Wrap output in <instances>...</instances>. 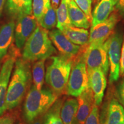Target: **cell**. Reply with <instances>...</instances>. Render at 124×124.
<instances>
[{"instance_id": "cell-1", "label": "cell", "mask_w": 124, "mask_h": 124, "mask_svg": "<svg viewBox=\"0 0 124 124\" xmlns=\"http://www.w3.org/2000/svg\"><path fill=\"white\" fill-rule=\"evenodd\" d=\"M31 80V67L28 61L17 59L9 82L6 97L5 110L15 108L22 101Z\"/></svg>"}, {"instance_id": "cell-2", "label": "cell", "mask_w": 124, "mask_h": 124, "mask_svg": "<svg viewBox=\"0 0 124 124\" xmlns=\"http://www.w3.org/2000/svg\"><path fill=\"white\" fill-rule=\"evenodd\" d=\"M48 31L38 24L24 44L23 59L27 61L46 60L56 53L48 35Z\"/></svg>"}, {"instance_id": "cell-3", "label": "cell", "mask_w": 124, "mask_h": 124, "mask_svg": "<svg viewBox=\"0 0 124 124\" xmlns=\"http://www.w3.org/2000/svg\"><path fill=\"white\" fill-rule=\"evenodd\" d=\"M58 95L49 89L38 90L33 86L28 93L24 106V117L32 122L39 116L46 113L54 104Z\"/></svg>"}, {"instance_id": "cell-4", "label": "cell", "mask_w": 124, "mask_h": 124, "mask_svg": "<svg viewBox=\"0 0 124 124\" xmlns=\"http://www.w3.org/2000/svg\"><path fill=\"white\" fill-rule=\"evenodd\" d=\"M52 62L46 69V81L56 94L66 92L74 59L59 55L51 57Z\"/></svg>"}, {"instance_id": "cell-5", "label": "cell", "mask_w": 124, "mask_h": 124, "mask_svg": "<svg viewBox=\"0 0 124 124\" xmlns=\"http://www.w3.org/2000/svg\"><path fill=\"white\" fill-rule=\"evenodd\" d=\"M89 88L86 65L83 54V46L72 61L71 72L66 86V94L77 97Z\"/></svg>"}, {"instance_id": "cell-6", "label": "cell", "mask_w": 124, "mask_h": 124, "mask_svg": "<svg viewBox=\"0 0 124 124\" xmlns=\"http://www.w3.org/2000/svg\"><path fill=\"white\" fill-rule=\"evenodd\" d=\"M103 43H92L83 46V54L87 71L100 69L107 76L109 70V62Z\"/></svg>"}, {"instance_id": "cell-7", "label": "cell", "mask_w": 124, "mask_h": 124, "mask_svg": "<svg viewBox=\"0 0 124 124\" xmlns=\"http://www.w3.org/2000/svg\"><path fill=\"white\" fill-rule=\"evenodd\" d=\"M122 41L123 35L121 32H114L103 43L107 51L109 62L110 74L108 80L110 84L117 81L120 77V58Z\"/></svg>"}, {"instance_id": "cell-8", "label": "cell", "mask_w": 124, "mask_h": 124, "mask_svg": "<svg viewBox=\"0 0 124 124\" xmlns=\"http://www.w3.org/2000/svg\"><path fill=\"white\" fill-rule=\"evenodd\" d=\"M10 54L4 62L0 69V116L5 111V102L8 87L14 64L19 54L17 47L12 46Z\"/></svg>"}, {"instance_id": "cell-9", "label": "cell", "mask_w": 124, "mask_h": 124, "mask_svg": "<svg viewBox=\"0 0 124 124\" xmlns=\"http://www.w3.org/2000/svg\"><path fill=\"white\" fill-rule=\"evenodd\" d=\"M16 20L15 28V41L17 47L21 49L35 30L38 23L32 14L20 15Z\"/></svg>"}, {"instance_id": "cell-10", "label": "cell", "mask_w": 124, "mask_h": 124, "mask_svg": "<svg viewBox=\"0 0 124 124\" xmlns=\"http://www.w3.org/2000/svg\"><path fill=\"white\" fill-rule=\"evenodd\" d=\"M119 20L120 15L117 12L114 11L103 22L91 27L89 43H104L113 33Z\"/></svg>"}, {"instance_id": "cell-11", "label": "cell", "mask_w": 124, "mask_h": 124, "mask_svg": "<svg viewBox=\"0 0 124 124\" xmlns=\"http://www.w3.org/2000/svg\"><path fill=\"white\" fill-rule=\"evenodd\" d=\"M48 35L60 55L67 58L74 59L80 51L82 46L72 43L59 29H52L48 32Z\"/></svg>"}, {"instance_id": "cell-12", "label": "cell", "mask_w": 124, "mask_h": 124, "mask_svg": "<svg viewBox=\"0 0 124 124\" xmlns=\"http://www.w3.org/2000/svg\"><path fill=\"white\" fill-rule=\"evenodd\" d=\"M87 71L89 87L93 93L95 104L98 106L101 104L104 96L107 85L106 76L100 69H94Z\"/></svg>"}, {"instance_id": "cell-13", "label": "cell", "mask_w": 124, "mask_h": 124, "mask_svg": "<svg viewBox=\"0 0 124 124\" xmlns=\"http://www.w3.org/2000/svg\"><path fill=\"white\" fill-rule=\"evenodd\" d=\"M100 120V124H118L124 122L123 106L115 98L106 102Z\"/></svg>"}, {"instance_id": "cell-14", "label": "cell", "mask_w": 124, "mask_h": 124, "mask_svg": "<svg viewBox=\"0 0 124 124\" xmlns=\"http://www.w3.org/2000/svg\"><path fill=\"white\" fill-rule=\"evenodd\" d=\"M78 108L76 115L75 124H84L95 104L94 95L89 87L77 97Z\"/></svg>"}, {"instance_id": "cell-15", "label": "cell", "mask_w": 124, "mask_h": 124, "mask_svg": "<svg viewBox=\"0 0 124 124\" xmlns=\"http://www.w3.org/2000/svg\"><path fill=\"white\" fill-rule=\"evenodd\" d=\"M15 23L12 20L0 28V61L7 55L15 40Z\"/></svg>"}, {"instance_id": "cell-16", "label": "cell", "mask_w": 124, "mask_h": 124, "mask_svg": "<svg viewBox=\"0 0 124 124\" xmlns=\"http://www.w3.org/2000/svg\"><path fill=\"white\" fill-rule=\"evenodd\" d=\"M115 0H100L92 13L91 27L101 23L108 18L114 9Z\"/></svg>"}, {"instance_id": "cell-17", "label": "cell", "mask_w": 124, "mask_h": 124, "mask_svg": "<svg viewBox=\"0 0 124 124\" xmlns=\"http://www.w3.org/2000/svg\"><path fill=\"white\" fill-rule=\"evenodd\" d=\"M32 1L33 0H7L6 12L15 19L20 15L32 14Z\"/></svg>"}, {"instance_id": "cell-18", "label": "cell", "mask_w": 124, "mask_h": 124, "mask_svg": "<svg viewBox=\"0 0 124 124\" xmlns=\"http://www.w3.org/2000/svg\"><path fill=\"white\" fill-rule=\"evenodd\" d=\"M67 8L72 26L85 29H88L90 27L91 23L89 22L86 15L78 7L74 0H69Z\"/></svg>"}, {"instance_id": "cell-19", "label": "cell", "mask_w": 124, "mask_h": 124, "mask_svg": "<svg viewBox=\"0 0 124 124\" xmlns=\"http://www.w3.org/2000/svg\"><path fill=\"white\" fill-rule=\"evenodd\" d=\"M62 32L74 44L80 46L89 44L90 33L86 29L69 26L65 28Z\"/></svg>"}, {"instance_id": "cell-20", "label": "cell", "mask_w": 124, "mask_h": 124, "mask_svg": "<svg viewBox=\"0 0 124 124\" xmlns=\"http://www.w3.org/2000/svg\"><path fill=\"white\" fill-rule=\"evenodd\" d=\"M78 108L77 99L68 98L62 103L60 117L64 124H75Z\"/></svg>"}, {"instance_id": "cell-21", "label": "cell", "mask_w": 124, "mask_h": 124, "mask_svg": "<svg viewBox=\"0 0 124 124\" xmlns=\"http://www.w3.org/2000/svg\"><path fill=\"white\" fill-rule=\"evenodd\" d=\"M68 1L69 0H62L61 3L56 10L57 17L56 28L61 31L65 28L72 26L68 11Z\"/></svg>"}, {"instance_id": "cell-22", "label": "cell", "mask_w": 124, "mask_h": 124, "mask_svg": "<svg viewBox=\"0 0 124 124\" xmlns=\"http://www.w3.org/2000/svg\"><path fill=\"white\" fill-rule=\"evenodd\" d=\"M62 100L55 102L44 116L43 124H64L60 117Z\"/></svg>"}, {"instance_id": "cell-23", "label": "cell", "mask_w": 124, "mask_h": 124, "mask_svg": "<svg viewBox=\"0 0 124 124\" xmlns=\"http://www.w3.org/2000/svg\"><path fill=\"white\" fill-rule=\"evenodd\" d=\"M45 76V60L36 62L32 68L33 86L38 90L42 89Z\"/></svg>"}, {"instance_id": "cell-24", "label": "cell", "mask_w": 124, "mask_h": 124, "mask_svg": "<svg viewBox=\"0 0 124 124\" xmlns=\"http://www.w3.org/2000/svg\"><path fill=\"white\" fill-rule=\"evenodd\" d=\"M38 24L46 30H50L54 28L56 26L57 24L56 10L51 6L48 10L39 21Z\"/></svg>"}, {"instance_id": "cell-25", "label": "cell", "mask_w": 124, "mask_h": 124, "mask_svg": "<svg viewBox=\"0 0 124 124\" xmlns=\"http://www.w3.org/2000/svg\"><path fill=\"white\" fill-rule=\"evenodd\" d=\"M51 0H33L32 12L38 23L51 7Z\"/></svg>"}, {"instance_id": "cell-26", "label": "cell", "mask_w": 124, "mask_h": 124, "mask_svg": "<svg viewBox=\"0 0 124 124\" xmlns=\"http://www.w3.org/2000/svg\"><path fill=\"white\" fill-rule=\"evenodd\" d=\"M78 7L86 15L87 18L91 24L92 21V0H74Z\"/></svg>"}, {"instance_id": "cell-27", "label": "cell", "mask_w": 124, "mask_h": 124, "mask_svg": "<svg viewBox=\"0 0 124 124\" xmlns=\"http://www.w3.org/2000/svg\"><path fill=\"white\" fill-rule=\"evenodd\" d=\"M100 113L98 106L94 104L84 124H100Z\"/></svg>"}, {"instance_id": "cell-28", "label": "cell", "mask_w": 124, "mask_h": 124, "mask_svg": "<svg viewBox=\"0 0 124 124\" xmlns=\"http://www.w3.org/2000/svg\"><path fill=\"white\" fill-rule=\"evenodd\" d=\"M117 94L121 103L124 108V80L119 83L117 87Z\"/></svg>"}, {"instance_id": "cell-29", "label": "cell", "mask_w": 124, "mask_h": 124, "mask_svg": "<svg viewBox=\"0 0 124 124\" xmlns=\"http://www.w3.org/2000/svg\"><path fill=\"white\" fill-rule=\"evenodd\" d=\"M114 9L120 16L124 18V0H115Z\"/></svg>"}, {"instance_id": "cell-30", "label": "cell", "mask_w": 124, "mask_h": 124, "mask_svg": "<svg viewBox=\"0 0 124 124\" xmlns=\"http://www.w3.org/2000/svg\"><path fill=\"white\" fill-rule=\"evenodd\" d=\"M15 117L11 115H6L0 117V124H14Z\"/></svg>"}, {"instance_id": "cell-31", "label": "cell", "mask_w": 124, "mask_h": 124, "mask_svg": "<svg viewBox=\"0 0 124 124\" xmlns=\"http://www.w3.org/2000/svg\"><path fill=\"white\" fill-rule=\"evenodd\" d=\"M120 75L124 76V38L123 39V41H122L121 52Z\"/></svg>"}, {"instance_id": "cell-32", "label": "cell", "mask_w": 124, "mask_h": 124, "mask_svg": "<svg viewBox=\"0 0 124 124\" xmlns=\"http://www.w3.org/2000/svg\"><path fill=\"white\" fill-rule=\"evenodd\" d=\"M60 0H51V5L55 10H56L60 4Z\"/></svg>"}, {"instance_id": "cell-33", "label": "cell", "mask_w": 124, "mask_h": 124, "mask_svg": "<svg viewBox=\"0 0 124 124\" xmlns=\"http://www.w3.org/2000/svg\"><path fill=\"white\" fill-rule=\"evenodd\" d=\"M6 1H7V0H0V18L2 16L5 5L6 4Z\"/></svg>"}, {"instance_id": "cell-34", "label": "cell", "mask_w": 124, "mask_h": 124, "mask_svg": "<svg viewBox=\"0 0 124 124\" xmlns=\"http://www.w3.org/2000/svg\"><path fill=\"white\" fill-rule=\"evenodd\" d=\"M31 124H42V121H41V120H36L35 121H33L31 122Z\"/></svg>"}, {"instance_id": "cell-35", "label": "cell", "mask_w": 124, "mask_h": 124, "mask_svg": "<svg viewBox=\"0 0 124 124\" xmlns=\"http://www.w3.org/2000/svg\"><path fill=\"white\" fill-rule=\"evenodd\" d=\"M124 124V122H122V123H120V124Z\"/></svg>"}, {"instance_id": "cell-36", "label": "cell", "mask_w": 124, "mask_h": 124, "mask_svg": "<svg viewBox=\"0 0 124 124\" xmlns=\"http://www.w3.org/2000/svg\"><path fill=\"white\" fill-rule=\"evenodd\" d=\"M97 1H100V0H97Z\"/></svg>"}]
</instances>
